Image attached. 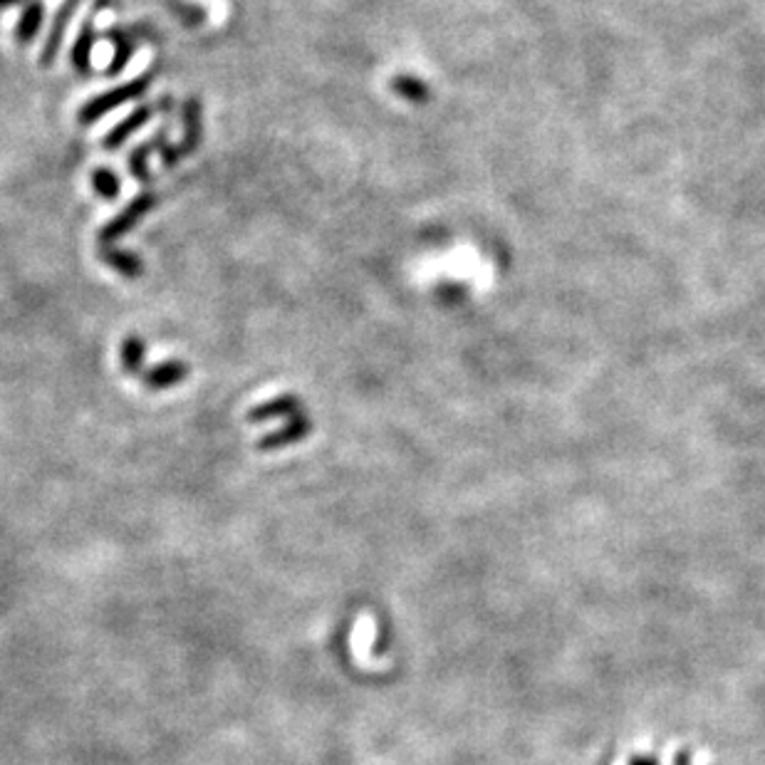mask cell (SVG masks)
Segmentation results:
<instances>
[{"mask_svg":"<svg viewBox=\"0 0 765 765\" xmlns=\"http://www.w3.org/2000/svg\"><path fill=\"white\" fill-rule=\"evenodd\" d=\"M149 85H152V72H147V75H139L137 80L117 87V90H109V92H102V95L92 97V100L80 109V124L97 122V119H102L104 114L112 112V109L122 107V104H127L132 100H139V97H142L144 92L149 90Z\"/></svg>","mask_w":765,"mask_h":765,"instance_id":"1","label":"cell"},{"mask_svg":"<svg viewBox=\"0 0 765 765\" xmlns=\"http://www.w3.org/2000/svg\"><path fill=\"white\" fill-rule=\"evenodd\" d=\"M156 204V196L149 194V191H144V194H139L137 199L132 201L127 208H124L119 216H114L112 221L107 223V226L100 231V246H109V243H114L117 238H122L124 233L132 231L134 226H137L139 221L144 218V213L149 211Z\"/></svg>","mask_w":765,"mask_h":765,"instance_id":"2","label":"cell"},{"mask_svg":"<svg viewBox=\"0 0 765 765\" xmlns=\"http://www.w3.org/2000/svg\"><path fill=\"white\" fill-rule=\"evenodd\" d=\"M80 3H82V0H65V3H62V8L57 10L55 20H52L50 35H48V40H45L43 55H40V62H43V67H50L52 62H55L57 50H60L62 38H65L67 25H70V20L75 18V13H77V8H80Z\"/></svg>","mask_w":765,"mask_h":765,"instance_id":"3","label":"cell"},{"mask_svg":"<svg viewBox=\"0 0 765 765\" xmlns=\"http://www.w3.org/2000/svg\"><path fill=\"white\" fill-rule=\"evenodd\" d=\"M152 112H154V107L134 109V112L129 114V117H124L122 122L117 124V127L109 129V134H107V137H104V149L122 147V144L127 142V139L132 137L134 132H139V129H142L144 124H147L149 119H152Z\"/></svg>","mask_w":765,"mask_h":765,"instance_id":"4","label":"cell"},{"mask_svg":"<svg viewBox=\"0 0 765 765\" xmlns=\"http://www.w3.org/2000/svg\"><path fill=\"white\" fill-rule=\"evenodd\" d=\"M186 374H189V367H186L184 362H179V359H169V362L156 364V367L149 369L147 374H142V379L149 389H169L184 382Z\"/></svg>","mask_w":765,"mask_h":765,"instance_id":"5","label":"cell"},{"mask_svg":"<svg viewBox=\"0 0 765 765\" xmlns=\"http://www.w3.org/2000/svg\"><path fill=\"white\" fill-rule=\"evenodd\" d=\"M201 144V102L196 97H189L184 104V139L179 149L181 154L196 152Z\"/></svg>","mask_w":765,"mask_h":765,"instance_id":"6","label":"cell"},{"mask_svg":"<svg viewBox=\"0 0 765 765\" xmlns=\"http://www.w3.org/2000/svg\"><path fill=\"white\" fill-rule=\"evenodd\" d=\"M95 40H97L95 20L87 18V23L82 25L80 35H77L75 45H72V52H70L72 67H75L77 72H90V67H92V48H95Z\"/></svg>","mask_w":765,"mask_h":765,"instance_id":"7","label":"cell"},{"mask_svg":"<svg viewBox=\"0 0 765 765\" xmlns=\"http://www.w3.org/2000/svg\"><path fill=\"white\" fill-rule=\"evenodd\" d=\"M43 20H45V5L40 3V0H30V3L25 5L23 15H20V20H18V28H15V40H18L20 45L33 43L35 35L40 33V28H43Z\"/></svg>","mask_w":765,"mask_h":765,"instance_id":"8","label":"cell"},{"mask_svg":"<svg viewBox=\"0 0 765 765\" xmlns=\"http://www.w3.org/2000/svg\"><path fill=\"white\" fill-rule=\"evenodd\" d=\"M100 260L107 263L109 268H114L117 273H122L127 280H137L144 273V263L139 260V255L127 253V251H114L109 246H100Z\"/></svg>","mask_w":765,"mask_h":765,"instance_id":"9","label":"cell"},{"mask_svg":"<svg viewBox=\"0 0 765 765\" xmlns=\"http://www.w3.org/2000/svg\"><path fill=\"white\" fill-rule=\"evenodd\" d=\"M307 429H310V424H307L305 416H295V419L290 421V424L285 426V429H280L278 434L265 436V439L260 441V449H275V446L293 444V441L303 439V436L307 434Z\"/></svg>","mask_w":765,"mask_h":765,"instance_id":"10","label":"cell"},{"mask_svg":"<svg viewBox=\"0 0 765 765\" xmlns=\"http://www.w3.org/2000/svg\"><path fill=\"white\" fill-rule=\"evenodd\" d=\"M298 409H300L298 397H290V394H285V397L273 399V402H268V404H263V407L253 409L251 411V419L263 421V419H273V416H290V414H295V411H298Z\"/></svg>","mask_w":765,"mask_h":765,"instance_id":"11","label":"cell"},{"mask_svg":"<svg viewBox=\"0 0 765 765\" xmlns=\"http://www.w3.org/2000/svg\"><path fill=\"white\" fill-rule=\"evenodd\" d=\"M92 189H95L102 199L114 201L119 196V191H122V184H119L117 174H114L112 169L100 166V169L92 171Z\"/></svg>","mask_w":765,"mask_h":765,"instance_id":"12","label":"cell"},{"mask_svg":"<svg viewBox=\"0 0 765 765\" xmlns=\"http://www.w3.org/2000/svg\"><path fill=\"white\" fill-rule=\"evenodd\" d=\"M109 40H112V43H114V60H112V65H109L107 72H109V75H119V72H122L124 67H127L129 57H132L134 43L127 38V35L122 33V30H114L112 38H109Z\"/></svg>","mask_w":765,"mask_h":765,"instance_id":"13","label":"cell"},{"mask_svg":"<svg viewBox=\"0 0 765 765\" xmlns=\"http://www.w3.org/2000/svg\"><path fill=\"white\" fill-rule=\"evenodd\" d=\"M122 367L137 374L144 367V342L139 337H127L122 342Z\"/></svg>","mask_w":765,"mask_h":765,"instance_id":"14","label":"cell"},{"mask_svg":"<svg viewBox=\"0 0 765 765\" xmlns=\"http://www.w3.org/2000/svg\"><path fill=\"white\" fill-rule=\"evenodd\" d=\"M152 152V142L149 144H139L134 149L132 156H129V169H132V176L142 184H149V166H147V156Z\"/></svg>","mask_w":765,"mask_h":765,"instance_id":"15","label":"cell"},{"mask_svg":"<svg viewBox=\"0 0 765 765\" xmlns=\"http://www.w3.org/2000/svg\"><path fill=\"white\" fill-rule=\"evenodd\" d=\"M392 87H394V90L399 92V95H402V97H407V100H416V102H421V100H424V95H426V92H424V87H421L419 82H416V80H411V77H407V75L397 77V80L392 82Z\"/></svg>","mask_w":765,"mask_h":765,"instance_id":"16","label":"cell"},{"mask_svg":"<svg viewBox=\"0 0 765 765\" xmlns=\"http://www.w3.org/2000/svg\"><path fill=\"white\" fill-rule=\"evenodd\" d=\"M15 3H23V0H0V8H8V5H15Z\"/></svg>","mask_w":765,"mask_h":765,"instance_id":"17","label":"cell"}]
</instances>
